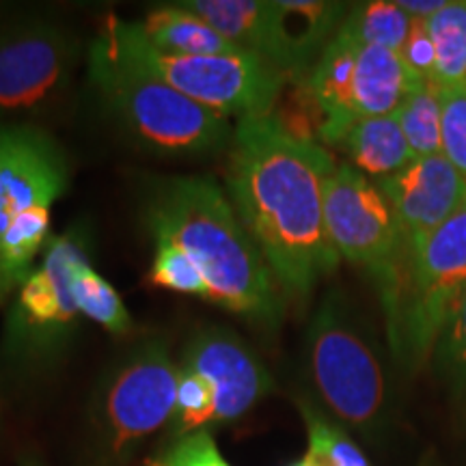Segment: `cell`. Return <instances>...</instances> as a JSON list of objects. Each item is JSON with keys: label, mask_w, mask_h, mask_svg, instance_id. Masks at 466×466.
Masks as SVG:
<instances>
[{"label": "cell", "mask_w": 466, "mask_h": 466, "mask_svg": "<svg viewBox=\"0 0 466 466\" xmlns=\"http://www.w3.org/2000/svg\"><path fill=\"white\" fill-rule=\"evenodd\" d=\"M335 165L329 149L288 132L275 115L247 116L233 130L229 199L275 281L300 299L341 259L324 220Z\"/></svg>", "instance_id": "cell-1"}, {"label": "cell", "mask_w": 466, "mask_h": 466, "mask_svg": "<svg viewBox=\"0 0 466 466\" xmlns=\"http://www.w3.org/2000/svg\"><path fill=\"white\" fill-rule=\"evenodd\" d=\"M143 214L154 242L175 244L195 261L209 302L259 329L281 324L275 277L218 182L201 175L162 179L149 188Z\"/></svg>", "instance_id": "cell-2"}, {"label": "cell", "mask_w": 466, "mask_h": 466, "mask_svg": "<svg viewBox=\"0 0 466 466\" xmlns=\"http://www.w3.org/2000/svg\"><path fill=\"white\" fill-rule=\"evenodd\" d=\"M89 78L121 127L145 149L201 156L231 143L229 119L188 100L147 69L116 55L106 39L89 48Z\"/></svg>", "instance_id": "cell-3"}, {"label": "cell", "mask_w": 466, "mask_h": 466, "mask_svg": "<svg viewBox=\"0 0 466 466\" xmlns=\"http://www.w3.org/2000/svg\"><path fill=\"white\" fill-rule=\"evenodd\" d=\"M307 367L313 389L337 421L367 439L389 428L393 401L387 371L337 291L324 296L309 322Z\"/></svg>", "instance_id": "cell-4"}, {"label": "cell", "mask_w": 466, "mask_h": 466, "mask_svg": "<svg viewBox=\"0 0 466 466\" xmlns=\"http://www.w3.org/2000/svg\"><path fill=\"white\" fill-rule=\"evenodd\" d=\"M102 37L134 66L156 74L188 100L214 113L238 119L272 115L288 74L248 52L186 56L154 48L138 31L137 22L108 15Z\"/></svg>", "instance_id": "cell-5"}, {"label": "cell", "mask_w": 466, "mask_h": 466, "mask_svg": "<svg viewBox=\"0 0 466 466\" xmlns=\"http://www.w3.org/2000/svg\"><path fill=\"white\" fill-rule=\"evenodd\" d=\"M324 220L337 255L374 279L389 322L408 264V244L393 206L374 179L337 162L326 179Z\"/></svg>", "instance_id": "cell-6"}, {"label": "cell", "mask_w": 466, "mask_h": 466, "mask_svg": "<svg viewBox=\"0 0 466 466\" xmlns=\"http://www.w3.org/2000/svg\"><path fill=\"white\" fill-rule=\"evenodd\" d=\"M466 294V206L408 255L401 294L387 322L393 354L415 370Z\"/></svg>", "instance_id": "cell-7"}, {"label": "cell", "mask_w": 466, "mask_h": 466, "mask_svg": "<svg viewBox=\"0 0 466 466\" xmlns=\"http://www.w3.org/2000/svg\"><path fill=\"white\" fill-rule=\"evenodd\" d=\"M179 365L162 337L137 343L104 376L91 408L97 447L110 462H121L167 421L177 400Z\"/></svg>", "instance_id": "cell-8"}, {"label": "cell", "mask_w": 466, "mask_h": 466, "mask_svg": "<svg viewBox=\"0 0 466 466\" xmlns=\"http://www.w3.org/2000/svg\"><path fill=\"white\" fill-rule=\"evenodd\" d=\"M419 83L398 52L367 46L337 31L311 67L307 89L322 115L319 138L365 116L393 115Z\"/></svg>", "instance_id": "cell-9"}, {"label": "cell", "mask_w": 466, "mask_h": 466, "mask_svg": "<svg viewBox=\"0 0 466 466\" xmlns=\"http://www.w3.org/2000/svg\"><path fill=\"white\" fill-rule=\"evenodd\" d=\"M89 255L83 227L50 238L42 264L15 291L5 324V357L22 367H46L78 333L80 311L72 296V270Z\"/></svg>", "instance_id": "cell-10"}, {"label": "cell", "mask_w": 466, "mask_h": 466, "mask_svg": "<svg viewBox=\"0 0 466 466\" xmlns=\"http://www.w3.org/2000/svg\"><path fill=\"white\" fill-rule=\"evenodd\" d=\"M76 61L69 35L48 22L0 31V115L42 113L61 97Z\"/></svg>", "instance_id": "cell-11"}, {"label": "cell", "mask_w": 466, "mask_h": 466, "mask_svg": "<svg viewBox=\"0 0 466 466\" xmlns=\"http://www.w3.org/2000/svg\"><path fill=\"white\" fill-rule=\"evenodd\" d=\"M67 184V158L48 132L0 121V231L28 209L55 206Z\"/></svg>", "instance_id": "cell-12"}, {"label": "cell", "mask_w": 466, "mask_h": 466, "mask_svg": "<svg viewBox=\"0 0 466 466\" xmlns=\"http://www.w3.org/2000/svg\"><path fill=\"white\" fill-rule=\"evenodd\" d=\"M179 365L206 378L214 393V425L233 423L275 391V380L248 343L225 326L197 330Z\"/></svg>", "instance_id": "cell-13"}, {"label": "cell", "mask_w": 466, "mask_h": 466, "mask_svg": "<svg viewBox=\"0 0 466 466\" xmlns=\"http://www.w3.org/2000/svg\"><path fill=\"white\" fill-rule=\"evenodd\" d=\"M376 184L395 209L408 255L466 206V177L442 154L415 158Z\"/></svg>", "instance_id": "cell-14"}, {"label": "cell", "mask_w": 466, "mask_h": 466, "mask_svg": "<svg viewBox=\"0 0 466 466\" xmlns=\"http://www.w3.org/2000/svg\"><path fill=\"white\" fill-rule=\"evenodd\" d=\"M348 11L329 0H272V66L291 80L311 72Z\"/></svg>", "instance_id": "cell-15"}, {"label": "cell", "mask_w": 466, "mask_h": 466, "mask_svg": "<svg viewBox=\"0 0 466 466\" xmlns=\"http://www.w3.org/2000/svg\"><path fill=\"white\" fill-rule=\"evenodd\" d=\"M326 145L341 149L348 165L374 182L391 177L415 160L395 113L352 121L337 130Z\"/></svg>", "instance_id": "cell-16"}, {"label": "cell", "mask_w": 466, "mask_h": 466, "mask_svg": "<svg viewBox=\"0 0 466 466\" xmlns=\"http://www.w3.org/2000/svg\"><path fill=\"white\" fill-rule=\"evenodd\" d=\"M182 5L238 50L270 63L272 0H190Z\"/></svg>", "instance_id": "cell-17"}, {"label": "cell", "mask_w": 466, "mask_h": 466, "mask_svg": "<svg viewBox=\"0 0 466 466\" xmlns=\"http://www.w3.org/2000/svg\"><path fill=\"white\" fill-rule=\"evenodd\" d=\"M137 26L154 48L168 55L206 56L242 52L182 3L149 11L143 22H137Z\"/></svg>", "instance_id": "cell-18"}, {"label": "cell", "mask_w": 466, "mask_h": 466, "mask_svg": "<svg viewBox=\"0 0 466 466\" xmlns=\"http://www.w3.org/2000/svg\"><path fill=\"white\" fill-rule=\"evenodd\" d=\"M50 209L33 208L0 231V305L25 285L39 250L50 242Z\"/></svg>", "instance_id": "cell-19"}, {"label": "cell", "mask_w": 466, "mask_h": 466, "mask_svg": "<svg viewBox=\"0 0 466 466\" xmlns=\"http://www.w3.org/2000/svg\"><path fill=\"white\" fill-rule=\"evenodd\" d=\"M72 296L80 316L100 324L113 335H126L132 329V316L121 300L119 291L91 266L89 255L72 270Z\"/></svg>", "instance_id": "cell-20"}, {"label": "cell", "mask_w": 466, "mask_h": 466, "mask_svg": "<svg viewBox=\"0 0 466 466\" xmlns=\"http://www.w3.org/2000/svg\"><path fill=\"white\" fill-rule=\"evenodd\" d=\"M425 26L436 52L434 85H466V0H447Z\"/></svg>", "instance_id": "cell-21"}, {"label": "cell", "mask_w": 466, "mask_h": 466, "mask_svg": "<svg viewBox=\"0 0 466 466\" xmlns=\"http://www.w3.org/2000/svg\"><path fill=\"white\" fill-rule=\"evenodd\" d=\"M410 25L412 17L398 3L371 0V3L350 5L339 31L359 44L380 46V48L400 52Z\"/></svg>", "instance_id": "cell-22"}, {"label": "cell", "mask_w": 466, "mask_h": 466, "mask_svg": "<svg viewBox=\"0 0 466 466\" xmlns=\"http://www.w3.org/2000/svg\"><path fill=\"white\" fill-rule=\"evenodd\" d=\"M395 116L415 158L442 154L441 102L436 85L419 83L395 110Z\"/></svg>", "instance_id": "cell-23"}, {"label": "cell", "mask_w": 466, "mask_h": 466, "mask_svg": "<svg viewBox=\"0 0 466 466\" xmlns=\"http://www.w3.org/2000/svg\"><path fill=\"white\" fill-rule=\"evenodd\" d=\"M299 408L307 425L309 451L318 453L326 466H370L365 453L359 450L357 442L350 439L339 425L324 417L309 401L300 400Z\"/></svg>", "instance_id": "cell-24"}, {"label": "cell", "mask_w": 466, "mask_h": 466, "mask_svg": "<svg viewBox=\"0 0 466 466\" xmlns=\"http://www.w3.org/2000/svg\"><path fill=\"white\" fill-rule=\"evenodd\" d=\"M214 425V393L206 378L179 365L177 400L171 419L173 439L206 430Z\"/></svg>", "instance_id": "cell-25"}, {"label": "cell", "mask_w": 466, "mask_h": 466, "mask_svg": "<svg viewBox=\"0 0 466 466\" xmlns=\"http://www.w3.org/2000/svg\"><path fill=\"white\" fill-rule=\"evenodd\" d=\"M439 376L460 398H466V294L453 307L432 350Z\"/></svg>", "instance_id": "cell-26"}, {"label": "cell", "mask_w": 466, "mask_h": 466, "mask_svg": "<svg viewBox=\"0 0 466 466\" xmlns=\"http://www.w3.org/2000/svg\"><path fill=\"white\" fill-rule=\"evenodd\" d=\"M156 253L151 261L149 281L158 288L179 291V294L203 296L208 300V281L182 248L168 242H154Z\"/></svg>", "instance_id": "cell-27"}, {"label": "cell", "mask_w": 466, "mask_h": 466, "mask_svg": "<svg viewBox=\"0 0 466 466\" xmlns=\"http://www.w3.org/2000/svg\"><path fill=\"white\" fill-rule=\"evenodd\" d=\"M436 89L441 102L442 156L466 177V85Z\"/></svg>", "instance_id": "cell-28"}, {"label": "cell", "mask_w": 466, "mask_h": 466, "mask_svg": "<svg viewBox=\"0 0 466 466\" xmlns=\"http://www.w3.org/2000/svg\"><path fill=\"white\" fill-rule=\"evenodd\" d=\"M145 466H231L208 430L177 436L149 458Z\"/></svg>", "instance_id": "cell-29"}, {"label": "cell", "mask_w": 466, "mask_h": 466, "mask_svg": "<svg viewBox=\"0 0 466 466\" xmlns=\"http://www.w3.org/2000/svg\"><path fill=\"white\" fill-rule=\"evenodd\" d=\"M398 55L401 61H404V66L410 69L417 78L434 85L436 52L432 39H430L428 26H425V20H415V17H412L410 31H408L406 42L401 46Z\"/></svg>", "instance_id": "cell-30"}, {"label": "cell", "mask_w": 466, "mask_h": 466, "mask_svg": "<svg viewBox=\"0 0 466 466\" xmlns=\"http://www.w3.org/2000/svg\"><path fill=\"white\" fill-rule=\"evenodd\" d=\"M447 0H400V7L406 11L408 15L415 17V20H428L436 11L442 9Z\"/></svg>", "instance_id": "cell-31"}, {"label": "cell", "mask_w": 466, "mask_h": 466, "mask_svg": "<svg viewBox=\"0 0 466 466\" xmlns=\"http://www.w3.org/2000/svg\"><path fill=\"white\" fill-rule=\"evenodd\" d=\"M289 466H326V464H324V460L318 456V453L307 451L305 456L299 460V462H294V464H289Z\"/></svg>", "instance_id": "cell-32"}, {"label": "cell", "mask_w": 466, "mask_h": 466, "mask_svg": "<svg viewBox=\"0 0 466 466\" xmlns=\"http://www.w3.org/2000/svg\"><path fill=\"white\" fill-rule=\"evenodd\" d=\"M20 466H39V464L35 462L33 458H25V460H22V462H20Z\"/></svg>", "instance_id": "cell-33"}, {"label": "cell", "mask_w": 466, "mask_h": 466, "mask_svg": "<svg viewBox=\"0 0 466 466\" xmlns=\"http://www.w3.org/2000/svg\"><path fill=\"white\" fill-rule=\"evenodd\" d=\"M423 466H434V464H432V462H430V460H425V464H423Z\"/></svg>", "instance_id": "cell-34"}]
</instances>
